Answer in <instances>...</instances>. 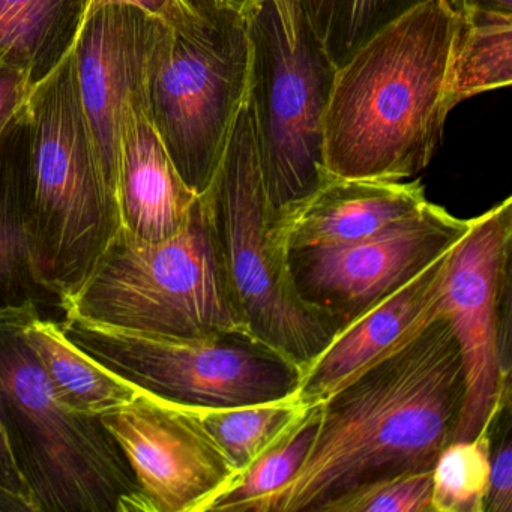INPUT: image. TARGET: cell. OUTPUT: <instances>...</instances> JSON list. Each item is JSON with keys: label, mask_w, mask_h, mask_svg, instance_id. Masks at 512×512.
<instances>
[{"label": "cell", "mask_w": 512, "mask_h": 512, "mask_svg": "<svg viewBox=\"0 0 512 512\" xmlns=\"http://www.w3.org/2000/svg\"><path fill=\"white\" fill-rule=\"evenodd\" d=\"M463 398L460 349L440 317L406 349L319 404L301 469L259 512H323L367 482L433 469L454 439Z\"/></svg>", "instance_id": "6da1fadb"}, {"label": "cell", "mask_w": 512, "mask_h": 512, "mask_svg": "<svg viewBox=\"0 0 512 512\" xmlns=\"http://www.w3.org/2000/svg\"><path fill=\"white\" fill-rule=\"evenodd\" d=\"M460 26L455 0H427L337 68L323 137L328 176L406 181L430 164L455 107Z\"/></svg>", "instance_id": "7a4b0ae2"}, {"label": "cell", "mask_w": 512, "mask_h": 512, "mask_svg": "<svg viewBox=\"0 0 512 512\" xmlns=\"http://www.w3.org/2000/svg\"><path fill=\"white\" fill-rule=\"evenodd\" d=\"M38 311H0V419L35 512H148L100 416L76 412L56 395L25 334Z\"/></svg>", "instance_id": "3957f363"}, {"label": "cell", "mask_w": 512, "mask_h": 512, "mask_svg": "<svg viewBox=\"0 0 512 512\" xmlns=\"http://www.w3.org/2000/svg\"><path fill=\"white\" fill-rule=\"evenodd\" d=\"M29 244L41 286L65 304L121 230L83 109L74 52L32 89Z\"/></svg>", "instance_id": "277c9868"}, {"label": "cell", "mask_w": 512, "mask_h": 512, "mask_svg": "<svg viewBox=\"0 0 512 512\" xmlns=\"http://www.w3.org/2000/svg\"><path fill=\"white\" fill-rule=\"evenodd\" d=\"M62 310L94 325L163 340L245 331L202 196L181 232L145 244L119 230Z\"/></svg>", "instance_id": "5b68a950"}, {"label": "cell", "mask_w": 512, "mask_h": 512, "mask_svg": "<svg viewBox=\"0 0 512 512\" xmlns=\"http://www.w3.org/2000/svg\"><path fill=\"white\" fill-rule=\"evenodd\" d=\"M242 14L250 43L245 104L275 215L328 179L323 137L337 67L301 0H256Z\"/></svg>", "instance_id": "8992f818"}, {"label": "cell", "mask_w": 512, "mask_h": 512, "mask_svg": "<svg viewBox=\"0 0 512 512\" xmlns=\"http://www.w3.org/2000/svg\"><path fill=\"white\" fill-rule=\"evenodd\" d=\"M250 43L244 14L202 0L184 29L160 23L148 65L146 112L182 181L205 193L247 98Z\"/></svg>", "instance_id": "52a82bcc"}, {"label": "cell", "mask_w": 512, "mask_h": 512, "mask_svg": "<svg viewBox=\"0 0 512 512\" xmlns=\"http://www.w3.org/2000/svg\"><path fill=\"white\" fill-rule=\"evenodd\" d=\"M233 304L248 334L304 370L337 329L307 307L272 236V214L244 103L205 193Z\"/></svg>", "instance_id": "ba28073f"}, {"label": "cell", "mask_w": 512, "mask_h": 512, "mask_svg": "<svg viewBox=\"0 0 512 512\" xmlns=\"http://www.w3.org/2000/svg\"><path fill=\"white\" fill-rule=\"evenodd\" d=\"M65 337L142 391L193 409L247 406L295 394L301 368L248 334L163 340L65 316Z\"/></svg>", "instance_id": "9c48e42d"}, {"label": "cell", "mask_w": 512, "mask_h": 512, "mask_svg": "<svg viewBox=\"0 0 512 512\" xmlns=\"http://www.w3.org/2000/svg\"><path fill=\"white\" fill-rule=\"evenodd\" d=\"M512 199L470 220L455 245L443 293L464 370V398L454 440L493 430L511 404Z\"/></svg>", "instance_id": "30bf717a"}, {"label": "cell", "mask_w": 512, "mask_h": 512, "mask_svg": "<svg viewBox=\"0 0 512 512\" xmlns=\"http://www.w3.org/2000/svg\"><path fill=\"white\" fill-rule=\"evenodd\" d=\"M469 229L470 220L428 202L367 238L292 251L290 280L299 299L338 329L451 250Z\"/></svg>", "instance_id": "8fae6325"}, {"label": "cell", "mask_w": 512, "mask_h": 512, "mask_svg": "<svg viewBox=\"0 0 512 512\" xmlns=\"http://www.w3.org/2000/svg\"><path fill=\"white\" fill-rule=\"evenodd\" d=\"M100 419L124 451L148 512H208L238 476L191 407L143 391Z\"/></svg>", "instance_id": "7c38bea8"}, {"label": "cell", "mask_w": 512, "mask_h": 512, "mask_svg": "<svg viewBox=\"0 0 512 512\" xmlns=\"http://www.w3.org/2000/svg\"><path fill=\"white\" fill-rule=\"evenodd\" d=\"M454 247L334 332L322 352L302 370L296 389L302 404L319 406L406 349L443 317V293Z\"/></svg>", "instance_id": "4fadbf2b"}, {"label": "cell", "mask_w": 512, "mask_h": 512, "mask_svg": "<svg viewBox=\"0 0 512 512\" xmlns=\"http://www.w3.org/2000/svg\"><path fill=\"white\" fill-rule=\"evenodd\" d=\"M160 23L137 8L109 5L86 16L74 44L83 109L115 193L125 104L143 89Z\"/></svg>", "instance_id": "5bb4252c"}, {"label": "cell", "mask_w": 512, "mask_h": 512, "mask_svg": "<svg viewBox=\"0 0 512 512\" xmlns=\"http://www.w3.org/2000/svg\"><path fill=\"white\" fill-rule=\"evenodd\" d=\"M428 200L419 181H367L328 176L301 202L272 218V236L281 253L314 245L344 244L412 217Z\"/></svg>", "instance_id": "9a60e30c"}, {"label": "cell", "mask_w": 512, "mask_h": 512, "mask_svg": "<svg viewBox=\"0 0 512 512\" xmlns=\"http://www.w3.org/2000/svg\"><path fill=\"white\" fill-rule=\"evenodd\" d=\"M116 196L122 232L145 244L181 232L199 199L182 181L158 137L143 89L125 104Z\"/></svg>", "instance_id": "2e32d148"}, {"label": "cell", "mask_w": 512, "mask_h": 512, "mask_svg": "<svg viewBox=\"0 0 512 512\" xmlns=\"http://www.w3.org/2000/svg\"><path fill=\"white\" fill-rule=\"evenodd\" d=\"M31 122L28 104L0 133V311L59 302L41 286L29 244Z\"/></svg>", "instance_id": "e0dca14e"}, {"label": "cell", "mask_w": 512, "mask_h": 512, "mask_svg": "<svg viewBox=\"0 0 512 512\" xmlns=\"http://www.w3.org/2000/svg\"><path fill=\"white\" fill-rule=\"evenodd\" d=\"M91 0H0V61L37 85L74 49Z\"/></svg>", "instance_id": "ac0fdd59"}, {"label": "cell", "mask_w": 512, "mask_h": 512, "mask_svg": "<svg viewBox=\"0 0 512 512\" xmlns=\"http://www.w3.org/2000/svg\"><path fill=\"white\" fill-rule=\"evenodd\" d=\"M25 334L59 400L76 412L101 416L142 394V389L107 370L71 343L61 323L43 319L40 311L29 320Z\"/></svg>", "instance_id": "d6986e66"}, {"label": "cell", "mask_w": 512, "mask_h": 512, "mask_svg": "<svg viewBox=\"0 0 512 512\" xmlns=\"http://www.w3.org/2000/svg\"><path fill=\"white\" fill-rule=\"evenodd\" d=\"M460 11L451 68L454 106L512 82V14L470 8Z\"/></svg>", "instance_id": "ffe728a7"}, {"label": "cell", "mask_w": 512, "mask_h": 512, "mask_svg": "<svg viewBox=\"0 0 512 512\" xmlns=\"http://www.w3.org/2000/svg\"><path fill=\"white\" fill-rule=\"evenodd\" d=\"M308 409L295 392L247 406L193 410L239 473L289 433Z\"/></svg>", "instance_id": "44dd1931"}, {"label": "cell", "mask_w": 512, "mask_h": 512, "mask_svg": "<svg viewBox=\"0 0 512 512\" xmlns=\"http://www.w3.org/2000/svg\"><path fill=\"white\" fill-rule=\"evenodd\" d=\"M427 0H301L305 16L340 68L386 26Z\"/></svg>", "instance_id": "7402d4cb"}, {"label": "cell", "mask_w": 512, "mask_h": 512, "mask_svg": "<svg viewBox=\"0 0 512 512\" xmlns=\"http://www.w3.org/2000/svg\"><path fill=\"white\" fill-rule=\"evenodd\" d=\"M317 421L319 406H311L289 433L238 473L208 512H259L263 502L301 469L313 443Z\"/></svg>", "instance_id": "603a6c76"}, {"label": "cell", "mask_w": 512, "mask_h": 512, "mask_svg": "<svg viewBox=\"0 0 512 512\" xmlns=\"http://www.w3.org/2000/svg\"><path fill=\"white\" fill-rule=\"evenodd\" d=\"M493 430L475 439L454 440L433 466V512H484L490 482Z\"/></svg>", "instance_id": "cb8c5ba5"}, {"label": "cell", "mask_w": 512, "mask_h": 512, "mask_svg": "<svg viewBox=\"0 0 512 512\" xmlns=\"http://www.w3.org/2000/svg\"><path fill=\"white\" fill-rule=\"evenodd\" d=\"M433 469L367 482L329 503L323 512H433Z\"/></svg>", "instance_id": "d4e9b609"}, {"label": "cell", "mask_w": 512, "mask_h": 512, "mask_svg": "<svg viewBox=\"0 0 512 512\" xmlns=\"http://www.w3.org/2000/svg\"><path fill=\"white\" fill-rule=\"evenodd\" d=\"M109 5L137 8L152 19H157L158 22L173 29L188 28L202 17V0L197 7H194L190 0H91L88 14Z\"/></svg>", "instance_id": "484cf974"}, {"label": "cell", "mask_w": 512, "mask_h": 512, "mask_svg": "<svg viewBox=\"0 0 512 512\" xmlns=\"http://www.w3.org/2000/svg\"><path fill=\"white\" fill-rule=\"evenodd\" d=\"M0 512H35L34 497L26 485L0 419Z\"/></svg>", "instance_id": "4316f807"}, {"label": "cell", "mask_w": 512, "mask_h": 512, "mask_svg": "<svg viewBox=\"0 0 512 512\" xmlns=\"http://www.w3.org/2000/svg\"><path fill=\"white\" fill-rule=\"evenodd\" d=\"M484 512H512V440L509 424L497 445L493 440Z\"/></svg>", "instance_id": "83f0119b"}, {"label": "cell", "mask_w": 512, "mask_h": 512, "mask_svg": "<svg viewBox=\"0 0 512 512\" xmlns=\"http://www.w3.org/2000/svg\"><path fill=\"white\" fill-rule=\"evenodd\" d=\"M34 86L22 68L0 61V133L25 109Z\"/></svg>", "instance_id": "f1b7e54d"}, {"label": "cell", "mask_w": 512, "mask_h": 512, "mask_svg": "<svg viewBox=\"0 0 512 512\" xmlns=\"http://www.w3.org/2000/svg\"><path fill=\"white\" fill-rule=\"evenodd\" d=\"M460 8L512 14V0H455Z\"/></svg>", "instance_id": "f546056e"}, {"label": "cell", "mask_w": 512, "mask_h": 512, "mask_svg": "<svg viewBox=\"0 0 512 512\" xmlns=\"http://www.w3.org/2000/svg\"><path fill=\"white\" fill-rule=\"evenodd\" d=\"M217 4L224 5V7L233 8V10L241 11L244 13L251 4H254L256 0H214Z\"/></svg>", "instance_id": "4dcf8cb0"}]
</instances>
